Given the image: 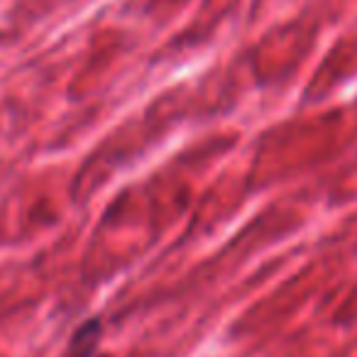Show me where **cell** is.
I'll return each instance as SVG.
<instances>
[{
  "instance_id": "1",
  "label": "cell",
  "mask_w": 357,
  "mask_h": 357,
  "mask_svg": "<svg viewBox=\"0 0 357 357\" xmlns=\"http://www.w3.org/2000/svg\"><path fill=\"white\" fill-rule=\"evenodd\" d=\"M98 337H100V321L98 318H91L71 337L69 357H91L96 352V345H98Z\"/></svg>"
}]
</instances>
